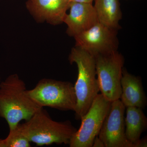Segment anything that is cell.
I'll list each match as a JSON object with an SVG mask.
<instances>
[{
	"mask_svg": "<svg viewBox=\"0 0 147 147\" xmlns=\"http://www.w3.org/2000/svg\"><path fill=\"white\" fill-rule=\"evenodd\" d=\"M92 147H105V145H104V143L102 142V140L97 136V137H96L94 139Z\"/></svg>",
	"mask_w": 147,
	"mask_h": 147,
	"instance_id": "obj_16",
	"label": "cell"
},
{
	"mask_svg": "<svg viewBox=\"0 0 147 147\" xmlns=\"http://www.w3.org/2000/svg\"><path fill=\"white\" fill-rule=\"evenodd\" d=\"M147 139L146 137L143 139H140L134 144V147H144L147 146Z\"/></svg>",
	"mask_w": 147,
	"mask_h": 147,
	"instance_id": "obj_15",
	"label": "cell"
},
{
	"mask_svg": "<svg viewBox=\"0 0 147 147\" xmlns=\"http://www.w3.org/2000/svg\"><path fill=\"white\" fill-rule=\"evenodd\" d=\"M142 110L136 107H126L125 109V135L128 141L133 144V147L147 127V117Z\"/></svg>",
	"mask_w": 147,
	"mask_h": 147,
	"instance_id": "obj_13",
	"label": "cell"
},
{
	"mask_svg": "<svg viewBox=\"0 0 147 147\" xmlns=\"http://www.w3.org/2000/svg\"><path fill=\"white\" fill-rule=\"evenodd\" d=\"M117 32L98 22L74 37L76 46L94 57L111 54L117 51L119 42Z\"/></svg>",
	"mask_w": 147,
	"mask_h": 147,
	"instance_id": "obj_7",
	"label": "cell"
},
{
	"mask_svg": "<svg viewBox=\"0 0 147 147\" xmlns=\"http://www.w3.org/2000/svg\"><path fill=\"white\" fill-rule=\"evenodd\" d=\"M69 1H70V0H69Z\"/></svg>",
	"mask_w": 147,
	"mask_h": 147,
	"instance_id": "obj_19",
	"label": "cell"
},
{
	"mask_svg": "<svg viewBox=\"0 0 147 147\" xmlns=\"http://www.w3.org/2000/svg\"><path fill=\"white\" fill-rule=\"evenodd\" d=\"M70 3L69 0H29L27 5L37 18L58 24L63 22Z\"/></svg>",
	"mask_w": 147,
	"mask_h": 147,
	"instance_id": "obj_10",
	"label": "cell"
},
{
	"mask_svg": "<svg viewBox=\"0 0 147 147\" xmlns=\"http://www.w3.org/2000/svg\"><path fill=\"white\" fill-rule=\"evenodd\" d=\"M111 102L101 93L94 98L88 112L81 119L79 129L70 140V147H92L98 136L105 117L110 110Z\"/></svg>",
	"mask_w": 147,
	"mask_h": 147,
	"instance_id": "obj_6",
	"label": "cell"
},
{
	"mask_svg": "<svg viewBox=\"0 0 147 147\" xmlns=\"http://www.w3.org/2000/svg\"><path fill=\"white\" fill-rule=\"evenodd\" d=\"M99 90L106 99L113 102L120 99L121 80L124 59L117 51L94 57Z\"/></svg>",
	"mask_w": 147,
	"mask_h": 147,
	"instance_id": "obj_5",
	"label": "cell"
},
{
	"mask_svg": "<svg viewBox=\"0 0 147 147\" xmlns=\"http://www.w3.org/2000/svg\"><path fill=\"white\" fill-rule=\"evenodd\" d=\"M125 106L120 99L111 102L98 134L105 147H133L125 133Z\"/></svg>",
	"mask_w": 147,
	"mask_h": 147,
	"instance_id": "obj_8",
	"label": "cell"
},
{
	"mask_svg": "<svg viewBox=\"0 0 147 147\" xmlns=\"http://www.w3.org/2000/svg\"><path fill=\"white\" fill-rule=\"evenodd\" d=\"M71 2H75L87 3H92V2L94 0H70Z\"/></svg>",
	"mask_w": 147,
	"mask_h": 147,
	"instance_id": "obj_17",
	"label": "cell"
},
{
	"mask_svg": "<svg viewBox=\"0 0 147 147\" xmlns=\"http://www.w3.org/2000/svg\"><path fill=\"white\" fill-rule=\"evenodd\" d=\"M69 61L71 64L76 63L78 68V77L74 85L76 98L74 112L76 120H81L100 91L95 60L93 56L76 46L71 50Z\"/></svg>",
	"mask_w": 147,
	"mask_h": 147,
	"instance_id": "obj_3",
	"label": "cell"
},
{
	"mask_svg": "<svg viewBox=\"0 0 147 147\" xmlns=\"http://www.w3.org/2000/svg\"><path fill=\"white\" fill-rule=\"evenodd\" d=\"M27 90L25 82L16 74L0 83V117L5 119L9 130L42 108L29 96Z\"/></svg>",
	"mask_w": 147,
	"mask_h": 147,
	"instance_id": "obj_1",
	"label": "cell"
},
{
	"mask_svg": "<svg viewBox=\"0 0 147 147\" xmlns=\"http://www.w3.org/2000/svg\"><path fill=\"white\" fill-rule=\"evenodd\" d=\"M70 12L63 22L68 27L67 32L74 37L87 30L98 22L92 3L70 2Z\"/></svg>",
	"mask_w": 147,
	"mask_h": 147,
	"instance_id": "obj_9",
	"label": "cell"
},
{
	"mask_svg": "<svg viewBox=\"0 0 147 147\" xmlns=\"http://www.w3.org/2000/svg\"><path fill=\"white\" fill-rule=\"evenodd\" d=\"M94 5L98 21L105 26L117 31L122 13L119 0H94Z\"/></svg>",
	"mask_w": 147,
	"mask_h": 147,
	"instance_id": "obj_12",
	"label": "cell"
},
{
	"mask_svg": "<svg viewBox=\"0 0 147 147\" xmlns=\"http://www.w3.org/2000/svg\"><path fill=\"white\" fill-rule=\"evenodd\" d=\"M121 84L120 100L125 108L136 107L143 109L146 106L147 98L140 77L128 73L123 69Z\"/></svg>",
	"mask_w": 147,
	"mask_h": 147,
	"instance_id": "obj_11",
	"label": "cell"
},
{
	"mask_svg": "<svg viewBox=\"0 0 147 147\" xmlns=\"http://www.w3.org/2000/svg\"><path fill=\"white\" fill-rule=\"evenodd\" d=\"M30 147V142L21 133L17 126L9 130V134L5 139H0V147Z\"/></svg>",
	"mask_w": 147,
	"mask_h": 147,
	"instance_id": "obj_14",
	"label": "cell"
},
{
	"mask_svg": "<svg viewBox=\"0 0 147 147\" xmlns=\"http://www.w3.org/2000/svg\"><path fill=\"white\" fill-rule=\"evenodd\" d=\"M17 127L30 143L39 146L53 144H69L77 130L69 121L53 120L43 108Z\"/></svg>",
	"mask_w": 147,
	"mask_h": 147,
	"instance_id": "obj_2",
	"label": "cell"
},
{
	"mask_svg": "<svg viewBox=\"0 0 147 147\" xmlns=\"http://www.w3.org/2000/svg\"><path fill=\"white\" fill-rule=\"evenodd\" d=\"M30 97L41 108L75 111L76 98L71 82L52 79H41L32 89L27 90Z\"/></svg>",
	"mask_w": 147,
	"mask_h": 147,
	"instance_id": "obj_4",
	"label": "cell"
},
{
	"mask_svg": "<svg viewBox=\"0 0 147 147\" xmlns=\"http://www.w3.org/2000/svg\"><path fill=\"white\" fill-rule=\"evenodd\" d=\"M0 83H1V79H0Z\"/></svg>",
	"mask_w": 147,
	"mask_h": 147,
	"instance_id": "obj_18",
	"label": "cell"
}]
</instances>
